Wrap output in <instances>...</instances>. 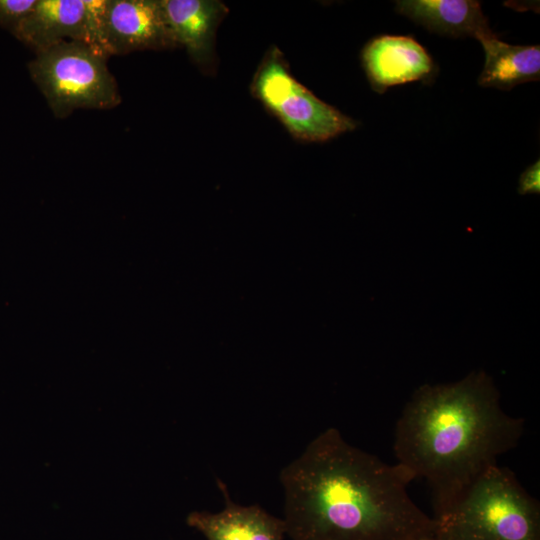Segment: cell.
<instances>
[{
  "mask_svg": "<svg viewBox=\"0 0 540 540\" xmlns=\"http://www.w3.org/2000/svg\"><path fill=\"white\" fill-rule=\"evenodd\" d=\"M291 540H436L438 524L412 500L397 464L327 428L280 472Z\"/></svg>",
  "mask_w": 540,
  "mask_h": 540,
  "instance_id": "6da1fadb",
  "label": "cell"
},
{
  "mask_svg": "<svg viewBox=\"0 0 540 540\" xmlns=\"http://www.w3.org/2000/svg\"><path fill=\"white\" fill-rule=\"evenodd\" d=\"M523 432L524 420L502 409L492 378L471 372L457 382L415 390L396 423L395 464L411 480L427 481L438 519L479 474L519 444Z\"/></svg>",
  "mask_w": 540,
  "mask_h": 540,
  "instance_id": "7a4b0ae2",
  "label": "cell"
},
{
  "mask_svg": "<svg viewBox=\"0 0 540 540\" xmlns=\"http://www.w3.org/2000/svg\"><path fill=\"white\" fill-rule=\"evenodd\" d=\"M453 540H540V505L515 474L497 463L479 474L435 519Z\"/></svg>",
  "mask_w": 540,
  "mask_h": 540,
  "instance_id": "3957f363",
  "label": "cell"
},
{
  "mask_svg": "<svg viewBox=\"0 0 540 540\" xmlns=\"http://www.w3.org/2000/svg\"><path fill=\"white\" fill-rule=\"evenodd\" d=\"M108 56L79 41H62L36 52L28 70L57 118L77 109H111L121 103Z\"/></svg>",
  "mask_w": 540,
  "mask_h": 540,
  "instance_id": "277c9868",
  "label": "cell"
},
{
  "mask_svg": "<svg viewBox=\"0 0 540 540\" xmlns=\"http://www.w3.org/2000/svg\"><path fill=\"white\" fill-rule=\"evenodd\" d=\"M253 92L296 137L326 141L357 123L317 98L289 72L279 51H270L254 76Z\"/></svg>",
  "mask_w": 540,
  "mask_h": 540,
  "instance_id": "5b68a950",
  "label": "cell"
},
{
  "mask_svg": "<svg viewBox=\"0 0 540 540\" xmlns=\"http://www.w3.org/2000/svg\"><path fill=\"white\" fill-rule=\"evenodd\" d=\"M104 2L105 0H36L34 7L13 35L31 47L35 53L62 41H79L106 54L101 36Z\"/></svg>",
  "mask_w": 540,
  "mask_h": 540,
  "instance_id": "8992f818",
  "label": "cell"
},
{
  "mask_svg": "<svg viewBox=\"0 0 540 540\" xmlns=\"http://www.w3.org/2000/svg\"><path fill=\"white\" fill-rule=\"evenodd\" d=\"M101 36L108 56L176 46L160 0H105Z\"/></svg>",
  "mask_w": 540,
  "mask_h": 540,
  "instance_id": "52a82bcc",
  "label": "cell"
},
{
  "mask_svg": "<svg viewBox=\"0 0 540 540\" xmlns=\"http://www.w3.org/2000/svg\"><path fill=\"white\" fill-rule=\"evenodd\" d=\"M362 63L371 86L378 93L389 87L413 81H429L435 65L414 38L381 35L369 41L362 51Z\"/></svg>",
  "mask_w": 540,
  "mask_h": 540,
  "instance_id": "ba28073f",
  "label": "cell"
},
{
  "mask_svg": "<svg viewBox=\"0 0 540 540\" xmlns=\"http://www.w3.org/2000/svg\"><path fill=\"white\" fill-rule=\"evenodd\" d=\"M224 499L218 512L193 511L186 523L201 533L206 540H283L285 524L259 505L243 506L230 496L225 483L217 480Z\"/></svg>",
  "mask_w": 540,
  "mask_h": 540,
  "instance_id": "9c48e42d",
  "label": "cell"
},
{
  "mask_svg": "<svg viewBox=\"0 0 540 540\" xmlns=\"http://www.w3.org/2000/svg\"><path fill=\"white\" fill-rule=\"evenodd\" d=\"M175 45L185 47L199 65L213 60L216 28L227 13L222 2L213 0H160Z\"/></svg>",
  "mask_w": 540,
  "mask_h": 540,
  "instance_id": "30bf717a",
  "label": "cell"
},
{
  "mask_svg": "<svg viewBox=\"0 0 540 540\" xmlns=\"http://www.w3.org/2000/svg\"><path fill=\"white\" fill-rule=\"evenodd\" d=\"M395 10L438 34L478 41L495 35L478 1L401 0L396 1Z\"/></svg>",
  "mask_w": 540,
  "mask_h": 540,
  "instance_id": "8fae6325",
  "label": "cell"
},
{
  "mask_svg": "<svg viewBox=\"0 0 540 540\" xmlns=\"http://www.w3.org/2000/svg\"><path fill=\"white\" fill-rule=\"evenodd\" d=\"M479 42L485 52V64L478 80L480 86L510 90L516 85L539 80V45H511L496 35Z\"/></svg>",
  "mask_w": 540,
  "mask_h": 540,
  "instance_id": "7c38bea8",
  "label": "cell"
},
{
  "mask_svg": "<svg viewBox=\"0 0 540 540\" xmlns=\"http://www.w3.org/2000/svg\"><path fill=\"white\" fill-rule=\"evenodd\" d=\"M35 3L36 0H0V26L13 34Z\"/></svg>",
  "mask_w": 540,
  "mask_h": 540,
  "instance_id": "4fadbf2b",
  "label": "cell"
},
{
  "mask_svg": "<svg viewBox=\"0 0 540 540\" xmlns=\"http://www.w3.org/2000/svg\"><path fill=\"white\" fill-rule=\"evenodd\" d=\"M518 192L522 195L540 192V162L537 160L520 176Z\"/></svg>",
  "mask_w": 540,
  "mask_h": 540,
  "instance_id": "5bb4252c",
  "label": "cell"
},
{
  "mask_svg": "<svg viewBox=\"0 0 540 540\" xmlns=\"http://www.w3.org/2000/svg\"><path fill=\"white\" fill-rule=\"evenodd\" d=\"M436 540H453L447 536H444L438 532L437 539Z\"/></svg>",
  "mask_w": 540,
  "mask_h": 540,
  "instance_id": "9a60e30c",
  "label": "cell"
}]
</instances>
